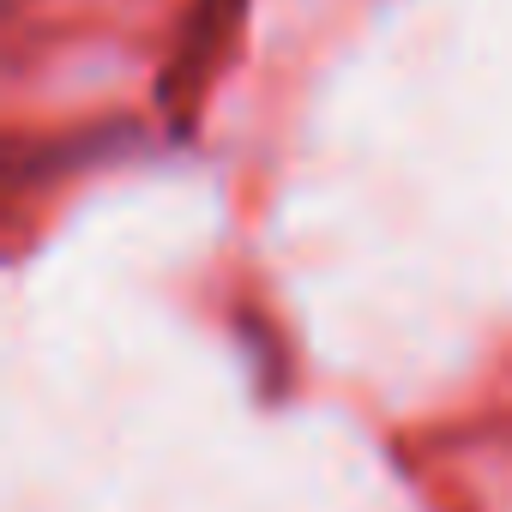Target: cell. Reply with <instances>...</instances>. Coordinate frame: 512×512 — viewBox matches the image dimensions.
Here are the masks:
<instances>
[]
</instances>
